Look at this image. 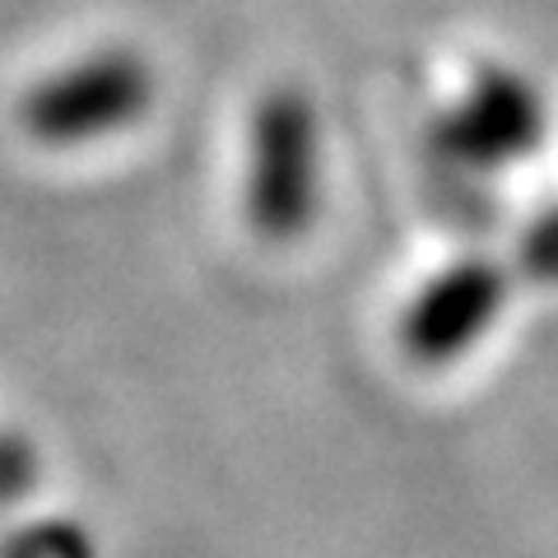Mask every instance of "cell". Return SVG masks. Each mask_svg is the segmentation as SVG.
I'll return each instance as SVG.
<instances>
[{
    "label": "cell",
    "instance_id": "3957f363",
    "mask_svg": "<svg viewBox=\"0 0 558 558\" xmlns=\"http://www.w3.org/2000/svg\"><path fill=\"white\" fill-rule=\"evenodd\" d=\"M0 558H98V545L80 521L47 517L10 531L5 545H0Z\"/></svg>",
    "mask_w": 558,
    "mask_h": 558
},
{
    "label": "cell",
    "instance_id": "277c9868",
    "mask_svg": "<svg viewBox=\"0 0 558 558\" xmlns=\"http://www.w3.org/2000/svg\"><path fill=\"white\" fill-rule=\"evenodd\" d=\"M43 480V451L20 428H0V512L20 508L24 498L38 494Z\"/></svg>",
    "mask_w": 558,
    "mask_h": 558
},
{
    "label": "cell",
    "instance_id": "7a4b0ae2",
    "mask_svg": "<svg viewBox=\"0 0 558 558\" xmlns=\"http://www.w3.org/2000/svg\"><path fill=\"white\" fill-rule=\"evenodd\" d=\"M322 196L317 112L299 89H275L256 102L247 131V223L266 242L299 238Z\"/></svg>",
    "mask_w": 558,
    "mask_h": 558
},
{
    "label": "cell",
    "instance_id": "6da1fadb",
    "mask_svg": "<svg viewBox=\"0 0 558 558\" xmlns=\"http://www.w3.org/2000/svg\"><path fill=\"white\" fill-rule=\"evenodd\" d=\"M154 102V65L131 47H102L51 70L20 98V126L51 149L131 131Z\"/></svg>",
    "mask_w": 558,
    "mask_h": 558
}]
</instances>
